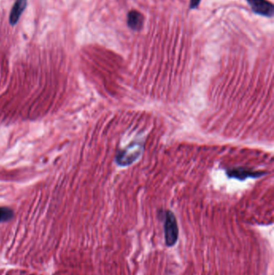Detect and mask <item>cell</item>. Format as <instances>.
<instances>
[{
    "label": "cell",
    "mask_w": 274,
    "mask_h": 275,
    "mask_svg": "<svg viewBox=\"0 0 274 275\" xmlns=\"http://www.w3.org/2000/svg\"><path fill=\"white\" fill-rule=\"evenodd\" d=\"M143 147L138 142L132 143L123 150H121L116 156L118 165L128 166L137 160L141 155Z\"/></svg>",
    "instance_id": "obj_1"
},
{
    "label": "cell",
    "mask_w": 274,
    "mask_h": 275,
    "mask_svg": "<svg viewBox=\"0 0 274 275\" xmlns=\"http://www.w3.org/2000/svg\"><path fill=\"white\" fill-rule=\"evenodd\" d=\"M165 236H166V241L168 245H172L177 240V222H176L175 215L170 211H168L166 214Z\"/></svg>",
    "instance_id": "obj_2"
},
{
    "label": "cell",
    "mask_w": 274,
    "mask_h": 275,
    "mask_svg": "<svg viewBox=\"0 0 274 275\" xmlns=\"http://www.w3.org/2000/svg\"><path fill=\"white\" fill-rule=\"evenodd\" d=\"M253 12L266 17H273L274 5L267 0H247Z\"/></svg>",
    "instance_id": "obj_3"
},
{
    "label": "cell",
    "mask_w": 274,
    "mask_h": 275,
    "mask_svg": "<svg viewBox=\"0 0 274 275\" xmlns=\"http://www.w3.org/2000/svg\"><path fill=\"white\" fill-rule=\"evenodd\" d=\"M27 3H28V0H16L15 1V3L13 5L12 9H11L10 18H9L11 25H15L18 23L19 18L25 10Z\"/></svg>",
    "instance_id": "obj_4"
},
{
    "label": "cell",
    "mask_w": 274,
    "mask_h": 275,
    "mask_svg": "<svg viewBox=\"0 0 274 275\" xmlns=\"http://www.w3.org/2000/svg\"><path fill=\"white\" fill-rule=\"evenodd\" d=\"M144 16L137 11H130L127 16V24L134 31H139L143 27Z\"/></svg>",
    "instance_id": "obj_5"
},
{
    "label": "cell",
    "mask_w": 274,
    "mask_h": 275,
    "mask_svg": "<svg viewBox=\"0 0 274 275\" xmlns=\"http://www.w3.org/2000/svg\"><path fill=\"white\" fill-rule=\"evenodd\" d=\"M227 174H228V177L236 178L240 180H244L249 177H259L263 175L262 172H252V171L244 169V168L229 170Z\"/></svg>",
    "instance_id": "obj_6"
},
{
    "label": "cell",
    "mask_w": 274,
    "mask_h": 275,
    "mask_svg": "<svg viewBox=\"0 0 274 275\" xmlns=\"http://www.w3.org/2000/svg\"><path fill=\"white\" fill-rule=\"evenodd\" d=\"M13 217L12 210L8 207H0V222L11 220Z\"/></svg>",
    "instance_id": "obj_7"
},
{
    "label": "cell",
    "mask_w": 274,
    "mask_h": 275,
    "mask_svg": "<svg viewBox=\"0 0 274 275\" xmlns=\"http://www.w3.org/2000/svg\"><path fill=\"white\" fill-rule=\"evenodd\" d=\"M201 0H191L190 2V8L195 9L196 7H198L200 2H201Z\"/></svg>",
    "instance_id": "obj_8"
}]
</instances>
